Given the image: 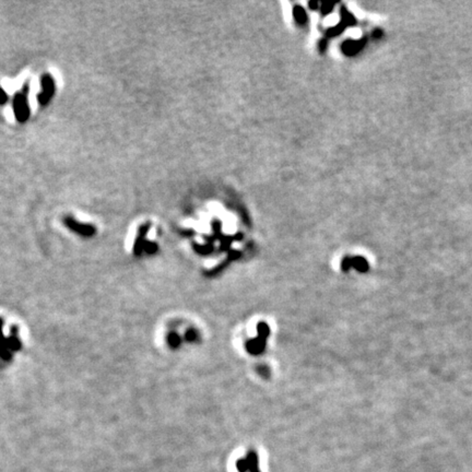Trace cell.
<instances>
[{
	"instance_id": "9c48e42d",
	"label": "cell",
	"mask_w": 472,
	"mask_h": 472,
	"mask_svg": "<svg viewBox=\"0 0 472 472\" xmlns=\"http://www.w3.org/2000/svg\"><path fill=\"white\" fill-rule=\"evenodd\" d=\"M295 11H297V19L299 22L303 23L305 21V18H306V14H305L304 10L302 8H297V10Z\"/></svg>"
},
{
	"instance_id": "52a82bcc",
	"label": "cell",
	"mask_w": 472,
	"mask_h": 472,
	"mask_svg": "<svg viewBox=\"0 0 472 472\" xmlns=\"http://www.w3.org/2000/svg\"><path fill=\"white\" fill-rule=\"evenodd\" d=\"M64 223L70 231H73L75 234L81 235L82 237H92L95 235V233H97V228H95V226L92 225V224L80 222L71 216L65 217Z\"/></svg>"
},
{
	"instance_id": "7a4b0ae2",
	"label": "cell",
	"mask_w": 472,
	"mask_h": 472,
	"mask_svg": "<svg viewBox=\"0 0 472 472\" xmlns=\"http://www.w3.org/2000/svg\"><path fill=\"white\" fill-rule=\"evenodd\" d=\"M156 341L169 352L183 351L186 348L200 345L202 330L197 323L185 316H173L161 323Z\"/></svg>"
},
{
	"instance_id": "8992f818",
	"label": "cell",
	"mask_w": 472,
	"mask_h": 472,
	"mask_svg": "<svg viewBox=\"0 0 472 472\" xmlns=\"http://www.w3.org/2000/svg\"><path fill=\"white\" fill-rule=\"evenodd\" d=\"M27 92H28V83L25 84L21 92H18L14 94L13 98V113L19 123H25L28 117H30L31 109L28 105L27 99Z\"/></svg>"
},
{
	"instance_id": "5b68a950",
	"label": "cell",
	"mask_w": 472,
	"mask_h": 472,
	"mask_svg": "<svg viewBox=\"0 0 472 472\" xmlns=\"http://www.w3.org/2000/svg\"><path fill=\"white\" fill-rule=\"evenodd\" d=\"M371 264L363 256L345 257L339 264V270L343 274H360L369 273Z\"/></svg>"
},
{
	"instance_id": "3957f363",
	"label": "cell",
	"mask_w": 472,
	"mask_h": 472,
	"mask_svg": "<svg viewBox=\"0 0 472 472\" xmlns=\"http://www.w3.org/2000/svg\"><path fill=\"white\" fill-rule=\"evenodd\" d=\"M273 327L265 319L255 318L243 327L240 343L243 351L251 356H259L267 351V347L273 340Z\"/></svg>"
},
{
	"instance_id": "ba28073f",
	"label": "cell",
	"mask_w": 472,
	"mask_h": 472,
	"mask_svg": "<svg viewBox=\"0 0 472 472\" xmlns=\"http://www.w3.org/2000/svg\"><path fill=\"white\" fill-rule=\"evenodd\" d=\"M41 87L42 91L37 95V101L42 106H46L50 103L51 98L54 97L55 93V80L50 74H45L42 75L41 79Z\"/></svg>"
},
{
	"instance_id": "277c9868",
	"label": "cell",
	"mask_w": 472,
	"mask_h": 472,
	"mask_svg": "<svg viewBox=\"0 0 472 472\" xmlns=\"http://www.w3.org/2000/svg\"><path fill=\"white\" fill-rule=\"evenodd\" d=\"M151 226L152 224L150 222H146L138 227L137 234L131 247V254L136 258L151 257L159 251V243L147 237L151 230Z\"/></svg>"
},
{
	"instance_id": "30bf717a",
	"label": "cell",
	"mask_w": 472,
	"mask_h": 472,
	"mask_svg": "<svg viewBox=\"0 0 472 472\" xmlns=\"http://www.w3.org/2000/svg\"><path fill=\"white\" fill-rule=\"evenodd\" d=\"M8 102V95L3 89L0 88V105H3Z\"/></svg>"
},
{
	"instance_id": "6da1fadb",
	"label": "cell",
	"mask_w": 472,
	"mask_h": 472,
	"mask_svg": "<svg viewBox=\"0 0 472 472\" xmlns=\"http://www.w3.org/2000/svg\"><path fill=\"white\" fill-rule=\"evenodd\" d=\"M28 346L25 323L17 315L0 309V371L10 369Z\"/></svg>"
}]
</instances>
